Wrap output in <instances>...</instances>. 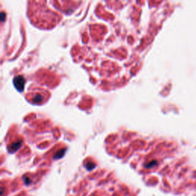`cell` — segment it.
Listing matches in <instances>:
<instances>
[{
  "mask_svg": "<svg viewBox=\"0 0 196 196\" xmlns=\"http://www.w3.org/2000/svg\"><path fill=\"white\" fill-rule=\"evenodd\" d=\"M14 85L15 88L22 92L23 89H24V85H25V79L22 78V76H17L14 78Z\"/></svg>",
  "mask_w": 196,
  "mask_h": 196,
  "instance_id": "6da1fadb",
  "label": "cell"
},
{
  "mask_svg": "<svg viewBox=\"0 0 196 196\" xmlns=\"http://www.w3.org/2000/svg\"><path fill=\"white\" fill-rule=\"evenodd\" d=\"M95 165H93V164H88L87 165V169L89 170H90V169H92L94 167Z\"/></svg>",
  "mask_w": 196,
  "mask_h": 196,
  "instance_id": "7a4b0ae2",
  "label": "cell"
}]
</instances>
